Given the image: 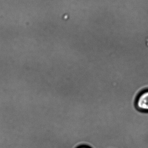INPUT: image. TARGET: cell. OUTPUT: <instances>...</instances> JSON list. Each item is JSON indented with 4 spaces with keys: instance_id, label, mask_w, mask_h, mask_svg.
Segmentation results:
<instances>
[{
    "instance_id": "obj_1",
    "label": "cell",
    "mask_w": 148,
    "mask_h": 148,
    "mask_svg": "<svg viewBox=\"0 0 148 148\" xmlns=\"http://www.w3.org/2000/svg\"><path fill=\"white\" fill-rule=\"evenodd\" d=\"M136 105L139 111L148 113V89L140 92L138 95Z\"/></svg>"
},
{
    "instance_id": "obj_2",
    "label": "cell",
    "mask_w": 148,
    "mask_h": 148,
    "mask_svg": "<svg viewBox=\"0 0 148 148\" xmlns=\"http://www.w3.org/2000/svg\"><path fill=\"white\" fill-rule=\"evenodd\" d=\"M77 148H90L89 147H87V146H80L78 147Z\"/></svg>"
}]
</instances>
